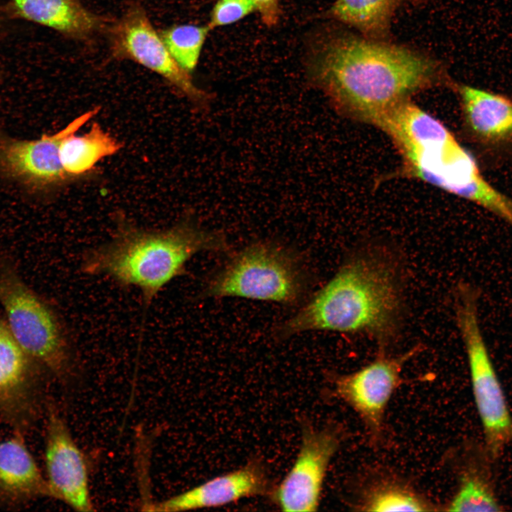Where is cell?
<instances>
[{
    "label": "cell",
    "instance_id": "1",
    "mask_svg": "<svg viewBox=\"0 0 512 512\" xmlns=\"http://www.w3.org/2000/svg\"><path fill=\"white\" fill-rule=\"evenodd\" d=\"M307 73L337 110L373 125L412 94L445 79L443 67L431 57L347 33L316 43Z\"/></svg>",
    "mask_w": 512,
    "mask_h": 512
},
{
    "label": "cell",
    "instance_id": "2",
    "mask_svg": "<svg viewBox=\"0 0 512 512\" xmlns=\"http://www.w3.org/2000/svg\"><path fill=\"white\" fill-rule=\"evenodd\" d=\"M399 270L380 251L362 250L277 329L287 338L310 331L363 334L384 351L400 324L402 294Z\"/></svg>",
    "mask_w": 512,
    "mask_h": 512
},
{
    "label": "cell",
    "instance_id": "3",
    "mask_svg": "<svg viewBox=\"0 0 512 512\" xmlns=\"http://www.w3.org/2000/svg\"><path fill=\"white\" fill-rule=\"evenodd\" d=\"M117 222L112 238L83 255L81 270L107 277L124 287L137 288L146 309L166 285L186 272V265L194 255L230 250L223 233L201 228L188 218L158 230L124 220Z\"/></svg>",
    "mask_w": 512,
    "mask_h": 512
},
{
    "label": "cell",
    "instance_id": "4",
    "mask_svg": "<svg viewBox=\"0 0 512 512\" xmlns=\"http://www.w3.org/2000/svg\"><path fill=\"white\" fill-rule=\"evenodd\" d=\"M375 126L392 139L411 176L481 206L512 227V199L485 179L473 156L438 119L408 100Z\"/></svg>",
    "mask_w": 512,
    "mask_h": 512
},
{
    "label": "cell",
    "instance_id": "5",
    "mask_svg": "<svg viewBox=\"0 0 512 512\" xmlns=\"http://www.w3.org/2000/svg\"><path fill=\"white\" fill-rule=\"evenodd\" d=\"M307 287V274L295 250L258 241L234 253L206 282L200 297H240L292 306L302 301Z\"/></svg>",
    "mask_w": 512,
    "mask_h": 512
},
{
    "label": "cell",
    "instance_id": "6",
    "mask_svg": "<svg viewBox=\"0 0 512 512\" xmlns=\"http://www.w3.org/2000/svg\"><path fill=\"white\" fill-rule=\"evenodd\" d=\"M455 296L456 323L466 353L485 452L494 460L512 443V415L481 331L479 318L481 291L472 284L461 282Z\"/></svg>",
    "mask_w": 512,
    "mask_h": 512
},
{
    "label": "cell",
    "instance_id": "7",
    "mask_svg": "<svg viewBox=\"0 0 512 512\" xmlns=\"http://www.w3.org/2000/svg\"><path fill=\"white\" fill-rule=\"evenodd\" d=\"M0 303L14 336L31 358L64 378L72 370L65 331L50 307L7 265H0Z\"/></svg>",
    "mask_w": 512,
    "mask_h": 512
},
{
    "label": "cell",
    "instance_id": "8",
    "mask_svg": "<svg viewBox=\"0 0 512 512\" xmlns=\"http://www.w3.org/2000/svg\"><path fill=\"white\" fill-rule=\"evenodd\" d=\"M108 32L114 58L129 60L160 75L199 105L208 103V94L198 88L174 59L141 6H131L108 26Z\"/></svg>",
    "mask_w": 512,
    "mask_h": 512
},
{
    "label": "cell",
    "instance_id": "9",
    "mask_svg": "<svg viewBox=\"0 0 512 512\" xmlns=\"http://www.w3.org/2000/svg\"><path fill=\"white\" fill-rule=\"evenodd\" d=\"M99 112L88 110L67 126L40 139L24 140L0 134V173L29 188L43 191L73 180L63 169L59 147L68 135L75 133Z\"/></svg>",
    "mask_w": 512,
    "mask_h": 512
},
{
    "label": "cell",
    "instance_id": "10",
    "mask_svg": "<svg viewBox=\"0 0 512 512\" xmlns=\"http://www.w3.org/2000/svg\"><path fill=\"white\" fill-rule=\"evenodd\" d=\"M420 347L398 356L384 351L373 361L358 370L338 375L334 380V393L359 416L370 434L376 438L383 431L387 407L402 383V370Z\"/></svg>",
    "mask_w": 512,
    "mask_h": 512
},
{
    "label": "cell",
    "instance_id": "11",
    "mask_svg": "<svg viewBox=\"0 0 512 512\" xmlns=\"http://www.w3.org/2000/svg\"><path fill=\"white\" fill-rule=\"evenodd\" d=\"M341 441L336 428L303 427L296 460L273 493V500L282 511L317 510L328 466Z\"/></svg>",
    "mask_w": 512,
    "mask_h": 512
},
{
    "label": "cell",
    "instance_id": "12",
    "mask_svg": "<svg viewBox=\"0 0 512 512\" xmlns=\"http://www.w3.org/2000/svg\"><path fill=\"white\" fill-rule=\"evenodd\" d=\"M46 465L51 497L75 511H93L85 456L65 422L53 410L48 419Z\"/></svg>",
    "mask_w": 512,
    "mask_h": 512
},
{
    "label": "cell",
    "instance_id": "13",
    "mask_svg": "<svg viewBox=\"0 0 512 512\" xmlns=\"http://www.w3.org/2000/svg\"><path fill=\"white\" fill-rule=\"evenodd\" d=\"M267 489V479L263 466L257 461H251L240 469L149 505L148 510L174 512L218 507L262 495Z\"/></svg>",
    "mask_w": 512,
    "mask_h": 512
},
{
    "label": "cell",
    "instance_id": "14",
    "mask_svg": "<svg viewBox=\"0 0 512 512\" xmlns=\"http://www.w3.org/2000/svg\"><path fill=\"white\" fill-rule=\"evenodd\" d=\"M467 129L479 141L499 144L512 139V100L481 88L454 83Z\"/></svg>",
    "mask_w": 512,
    "mask_h": 512
},
{
    "label": "cell",
    "instance_id": "15",
    "mask_svg": "<svg viewBox=\"0 0 512 512\" xmlns=\"http://www.w3.org/2000/svg\"><path fill=\"white\" fill-rule=\"evenodd\" d=\"M21 17L77 40H86L107 28L105 20L80 0H11Z\"/></svg>",
    "mask_w": 512,
    "mask_h": 512
},
{
    "label": "cell",
    "instance_id": "16",
    "mask_svg": "<svg viewBox=\"0 0 512 512\" xmlns=\"http://www.w3.org/2000/svg\"><path fill=\"white\" fill-rule=\"evenodd\" d=\"M0 492L16 498L51 496L46 479L18 435L0 442Z\"/></svg>",
    "mask_w": 512,
    "mask_h": 512
},
{
    "label": "cell",
    "instance_id": "17",
    "mask_svg": "<svg viewBox=\"0 0 512 512\" xmlns=\"http://www.w3.org/2000/svg\"><path fill=\"white\" fill-rule=\"evenodd\" d=\"M28 358L7 322L0 319V412H15L26 404L31 385Z\"/></svg>",
    "mask_w": 512,
    "mask_h": 512
},
{
    "label": "cell",
    "instance_id": "18",
    "mask_svg": "<svg viewBox=\"0 0 512 512\" xmlns=\"http://www.w3.org/2000/svg\"><path fill=\"white\" fill-rule=\"evenodd\" d=\"M75 133L66 136L59 147L62 166L73 180L89 173L102 159L122 149L120 142L97 123L83 134Z\"/></svg>",
    "mask_w": 512,
    "mask_h": 512
},
{
    "label": "cell",
    "instance_id": "19",
    "mask_svg": "<svg viewBox=\"0 0 512 512\" xmlns=\"http://www.w3.org/2000/svg\"><path fill=\"white\" fill-rule=\"evenodd\" d=\"M417 0H335L330 17L357 29L363 36L383 40L395 14Z\"/></svg>",
    "mask_w": 512,
    "mask_h": 512
},
{
    "label": "cell",
    "instance_id": "20",
    "mask_svg": "<svg viewBox=\"0 0 512 512\" xmlns=\"http://www.w3.org/2000/svg\"><path fill=\"white\" fill-rule=\"evenodd\" d=\"M482 464L469 462L461 471L459 486L446 506L448 511H499L491 476Z\"/></svg>",
    "mask_w": 512,
    "mask_h": 512
},
{
    "label": "cell",
    "instance_id": "21",
    "mask_svg": "<svg viewBox=\"0 0 512 512\" xmlns=\"http://www.w3.org/2000/svg\"><path fill=\"white\" fill-rule=\"evenodd\" d=\"M210 30L208 24H176L161 30L160 35L174 59L191 74L198 65Z\"/></svg>",
    "mask_w": 512,
    "mask_h": 512
},
{
    "label": "cell",
    "instance_id": "22",
    "mask_svg": "<svg viewBox=\"0 0 512 512\" xmlns=\"http://www.w3.org/2000/svg\"><path fill=\"white\" fill-rule=\"evenodd\" d=\"M358 506L365 511H427L431 505L409 487L395 482L380 483L363 496Z\"/></svg>",
    "mask_w": 512,
    "mask_h": 512
},
{
    "label": "cell",
    "instance_id": "23",
    "mask_svg": "<svg viewBox=\"0 0 512 512\" xmlns=\"http://www.w3.org/2000/svg\"><path fill=\"white\" fill-rule=\"evenodd\" d=\"M255 7L252 0H218L208 23L211 29L234 23L245 18Z\"/></svg>",
    "mask_w": 512,
    "mask_h": 512
},
{
    "label": "cell",
    "instance_id": "24",
    "mask_svg": "<svg viewBox=\"0 0 512 512\" xmlns=\"http://www.w3.org/2000/svg\"><path fill=\"white\" fill-rule=\"evenodd\" d=\"M255 11L261 18L262 21L267 26H273L277 23L280 10L279 0H252Z\"/></svg>",
    "mask_w": 512,
    "mask_h": 512
}]
</instances>
